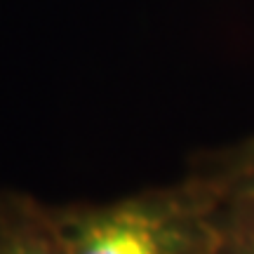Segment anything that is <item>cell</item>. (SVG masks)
<instances>
[{
	"mask_svg": "<svg viewBox=\"0 0 254 254\" xmlns=\"http://www.w3.org/2000/svg\"><path fill=\"white\" fill-rule=\"evenodd\" d=\"M219 190L214 209L219 254H254V189Z\"/></svg>",
	"mask_w": 254,
	"mask_h": 254,
	"instance_id": "277c9868",
	"label": "cell"
},
{
	"mask_svg": "<svg viewBox=\"0 0 254 254\" xmlns=\"http://www.w3.org/2000/svg\"><path fill=\"white\" fill-rule=\"evenodd\" d=\"M186 172L224 190L254 189V132L233 144L195 151L186 163Z\"/></svg>",
	"mask_w": 254,
	"mask_h": 254,
	"instance_id": "3957f363",
	"label": "cell"
},
{
	"mask_svg": "<svg viewBox=\"0 0 254 254\" xmlns=\"http://www.w3.org/2000/svg\"><path fill=\"white\" fill-rule=\"evenodd\" d=\"M0 254H71L45 200L0 186Z\"/></svg>",
	"mask_w": 254,
	"mask_h": 254,
	"instance_id": "7a4b0ae2",
	"label": "cell"
},
{
	"mask_svg": "<svg viewBox=\"0 0 254 254\" xmlns=\"http://www.w3.org/2000/svg\"><path fill=\"white\" fill-rule=\"evenodd\" d=\"M217 186L184 170L182 179L113 200L50 207L71 254H219Z\"/></svg>",
	"mask_w": 254,
	"mask_h": 254,
	"instance_id": "6da1fadb",
	"label": "cell"
}]
</instances>
